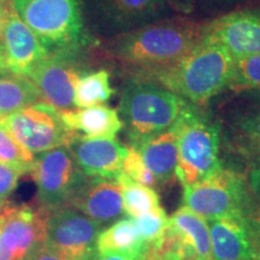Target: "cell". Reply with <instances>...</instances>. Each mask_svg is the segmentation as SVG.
Wrapping results in <instances>:
<instances>
[{"mask_svg":"<svg viewBox=\"0 0 260 260\" xmlns=\"http://www.w3.org/2000/svg\"><path fill=\"white\" fill-rule=\"evenodd\" d=\"M203 39L225 48L234 59L260 54V8L234 10L203 24Z\"/></svg>","mask_w":260,"mask_h":260,"instance_id":"8fae6325","label":"cell"},{"mask_svg":"<svg viewBox=\"0 0 260 260\" xmlns=\"http://www.w3.org/2000/svg\"><path fill=\"white\" fill-rule=\"evenodd\" d=\"M70 207L104 228L125 216L121 186L110 178L87 177L71 200Z\"/></svg>","mask_w":260,"mask_h":260,"instance_id":"e0dca14e","label":"cell"},{"mask_svg":"<svg viewBox=\"0 0 260 260\" xmlns=\"http://www.w3.org/2000/svg\"><path fill=\"white\" fill-rule=\"evenodd\" d=\"M256 260H260V253H259V255H258V258H256Z\"/></svg>","mask_w":260,"mask_h":260,"instance_id":"ab89813d","label":"cell"},{"mask_svg":"<svg viewBox=\"0 0 260 260\" xmlns=\"http://www.w3.org/2000/svg\"><path fill=\"white\" fill-rule=\"evenodd\" d=\"M122 172L129 178H132L133 181L144 184V186L151 187L153 189L159 187L157 178L146 167L139 152L132 146H128V151H126L125 158L123 160Z\"/></svg>","mask_w":260,"mask_h":260,"instance_id":"f1b7e54d","label":"cell"},{"mask_svg":"<svg viewBox=\"0 0 260 260\" xmlns=\"http://www.w3.org/2000/svg\"><path fill=\"white\" fill-rule=\"evenodd\" d=\"M105 27L122 34L162 19L169 12L167 0H94Z\"/></svg>","mask_w":260,"mask_h":260,"instance_id":"ac0fdd59","label":"cell"},{"mask_svg":"<svg viewBox=\"0 0 260 260\" xmlns=\"http://www.w3.org/2000/svg\"><path fill=\"white\" fill-rule=\"evenodd\" d=\"M0 213V260H23L46 241L48 213L40 207L8 203Z\"/></svg>","mask_w":260,"mask_h":260,"instance_id":"9c48e42d","label":"cell"},{"mask_svg":"<svg viewBox=\"0 0 260 260\" xmlns=\"http://www.w3.org/2000/svg\"><path fill=\"white\" fill-rule=\"evenodd\" d=\"M116 181L118 182L122 189L124 212L132 218H135L160 205L159 195L153 188L133 181L123 172L116 177Z\"/></svg>","mask_w":260,"mask_h":260,"instance_id":"d4e9b609","label":"cell"},{"mask_svg":"<svg viewBox=\"0 0 260 260\" xmlns=\"http://www.w3.org/2000/svg\"><path fill=\"white\" fill-rule=\"evenodd\" d=\"M226 141L243 158L260 160V109L245 110L233 116L228 124Z\"/></svg>","mask_w":260,"mask_h":260,"instance_id":"7402d4cb","label":"cell"},{"mask_svg":"<svg viewBox=\"0 0 260 260\" xmlns=\"http://www.w3.org/2000/svg\"><path fill=\"white\" fill-rule=\"evenodd\" d=\"M29 175L37 186V206L47 213L70 206L87 178L67 147L39 154L34 158Z\"/></svg>","mask_w":260,"mask_h":260,"instance_id":"52a82bcc","label":"cell"},{"mask_svg":"<svg viewBox=\"0 0 260 260\" xmlns=\"http://www.w3.org/2000/svg\"><path fill=\"white\" fill-rule=\"evenodd\" d=\"M234 92L260 89V54L235 59L229 86Z\"/></svg>","mask_w":260,"mask_h":260,"instance_id":"4316f807","label":"cell"},{"mask_svg":"<svg viewBox=\"0 0 260 260\" xmlns=\"http://www.w3.org/2000/svg\"><path fill=\"white\" fill-rule=\"evenodd\" d=\"M235 59L225 48L201 38L176 64L138 79L148 80L197 106H205L229 86Z\"/></svg>","mask_w":260,"mask_h":260,"instance_id":"7a4b0ae2","label":"cell"},{"mask_svg":"<svg viewBox=\"0 0 260 260\" xmlns=\"http://www.w3.org/2000/svg\"><path fill=\"white\" fill-rule=\"evenodd\" d=\"M258 99H259V102H260V89L258 90Z\"/></svg>","mask_w":260,"mask_h":260,"instance_id":"f35d334b","label":"cell"},{"mask_svg":"<svg viewBox=\"0 0 260 260\" xmlns=\"http://www.w3.org/2000/svg\"><path fill=\"white\" fill-rule=\"evenodd\" d=\"M168 219L167 212L160 205L135 217L134 222L138 232L148 248L160 241L167 229Z\"/></svg>","mask_w":260,"mask_h":260,"instance_id":"83f0119b","label":"cell"},{"mask_svg":"<svg viewBox=\"0 0 260 260\" xmlns=\"http://www.w3.org/2000/svg\"><path fill=\"white\" fill-rule=\"evenodd\" d=\"M2 119L19 145L32 155L67 147L77 135L64 125L59 111L44 102Z\"/></svg>","mask_w":260,"mask_h":260,"instance_id":"ba28073f","label":"cell"},{"mask_svg":"<svg viewBox=\"0 0 260 260\" xmlns=\"http://www.w3.org/2000/svg\"><path fill=\"white\" fill-rule=\"evenodd\" d=\"M103 225L74 207L48 213L46 242L69 260H90L96 253V239Z\"/></svg>","mask_w":260,"mask_h":260,"instance_id":"30bf717a","label":"cell"},{"mask_svg":"<svg viewBox=\"0 0 260 260\" xmlns=\"http://www.w3.org/2000/svg\"><path fill=\"white\" fill-rule=\"evenodd\" d=\"M115 94L111 86V75L105 69L81 74L75 86L74 106L77 109H84L103 103Z\"/></svg>","mask_w":260,"mask_h":260,"instance_id":"cb8c5ba5","label":"cell"},{"mask_svg":"<svg viewBox=\"0 0 260 260\" xmlns=\"http://www.w3.org/2000/svg\"><path fill=\"white\" fill-rule=\"evenodd\" d=\"M23 260H69L67 256L60 254L59 252H57L56 249H53L52 247L47 245L46 242H44L42 245L37 247L35 249L29 253Z\"/></svg>","mask_w":260,"mask_h":260,"instance_id":"4dcf8cb0","label":"cell"},{"mask_svg":"<svg viewBox=\"0 0 260 260\" xmlns=\"http://www.w3.org/2000/svg\"><path fill=\"white\" fill-rule=\"evenodd\" d=\"M183 98L148 80L133 79L125 84L119 100V116L134 147L148 136L171 129L190 109Z\"/></svg>","mask_w":260,"mask_h":260,"instance_id":"3957f363","label":"cell"},{"mask_svg":"<svg viewBox=\"0 0 260 260\" xmlns=\"http://www.w3.org/2000/svg\"><path fill=\"white\" fill-rule=\"evenodd\" d=\"M10 2H11V0H0V38H2L3 31H4Z\"/></svg>","mask_w":260,"mask_h":260,"instance_id":"e575fe53","label":"cell"},{"mask_svg":"<svg viewBox=\"0 0 260 260\" xmlns=\"http://www.w3.org/2000/svg\"><path fill=\"white\" fill-rule=\"evenodd\" d=\"M203 24L186 17L162 18L118 34L110 56L134 70V79L176 64L199 44Z\"/></svg>","mask_w":260,"mask_h":260,"instance_id":"6da1fadb","label":"cell"},{"mask_svg":"<svg viewBox=\"0 0 260 260\" xmlns=\"http://www.w3.org/2000/svg\"><path fill=\"white\" fill-rule=\"evenodd\" d=\"M64 125L70 132L88 139H115L124 128L116 109L107 105H95L84 109L59 111Z\"/></svg>","mask_w":260,"mask_h":260,"instance_id":"d6986e66","label":"cell"},{"mask_svg":"<svg viewBox=\"0 0 260 260\" xmlns=\"http://www.w3.org/2000/svg\"><path fill=\"white\" fill-rule=\"evenodd\" d=\"M141 260H189L186 258H181L176 254H170V253H165V254L158 255H145L142 256Z\"/></svg>","mask_w":260,"mask_h":260,"instance_id":"d590c367","label":"cell"},{"mask_svg":"<svg viewBox=\"0 0 260 260\" xmlns=\"http://www.w3.org/2000/svg\"><path fill=\"white\" fill-rule=\"evenodd\" d=\"M80 170L87 177L116 180L128 147L116 139H88L76 135L67 146Z\"/></svg>","mask_w":260,"mask_h":260,"instance_id":"2e32d148","label":"cell"},{"mask_svg":"<svg viewBox=\"0 0 260 260\" xmlns=\"http://www.w3.org/2000/svg\"><path fill=\"white\" fill-rule=\"evenodd\" d=\"M90 260H141L136 256L119 254V253H95Z\"/></svg>","mask_w":260,"mask_h":260,"instance_id":"836d02e7","label":"cell"},{"mask_svg":"<svg viewBox=\"0 0 260 260\" xmlns=\"http://www.w3.org/2000/svg\"><path fill=\"white\" fill-rule=\"evenodd\" d=\"M205 4L211 6H224L228 4H234V3L241 2V0H203Z\"/></svg>","mask_w":260,"mask_h":260,"instance_id":"8d00e7d4","label":"cell"},{"mask_svg":"<svg viewBox=\"0 0 260 260\" xmlns=\"http://www.w3.org/2000/svg\"><path fill=\"white\" fill-rule=\"evenodd\" d=\"M48 56L50 52L22 21L10 2L4 31L0 38V74L28 77Z\"/></svg>","mask_w":260,"mask_h":260,"instance_id":"7c38bea8","label":"cell"},{"mask_svg":"<svg viewBox=\"0 0 260 260\" xmlns=\"http://www.w3.org/2000/svg\"><path fill=\"white\" fill-rule=\"evenodd\" d=\"M148 247L142 241L134 218H122L104 228L98 235V253H119L142 258Z\"/></svg>","mask_w":260,"mask_h":260,"instance_id":"44dd1931","label":"cell"},{"mask_svg":"<svg viewBox=\"0 0 260 260\" xmlns=\"http://www.w3.org/2000/svg\"><path fill=\"white\" fill-rule=\"evenodd\" d=\"M41 102L34 83L28 77L0 75V118Z\"/></svg>","mask_w":260,"mask_h":260,"instance_id":"603a6c76","label":"cell"},{"mask_svg":"<svg viewBox=\"0 0 260 260\" xmlns=\"http://www.w3.org/2000/svg\"><path fill=\"white\" fill-rule=\"evenodd\" d=\"M247 181H248V187L253 198L260 206V160L253 165Z\"/></svg>","mask_w":260,"mask_h":260,"instance_id":"1f68e13d","label":"cell"},{"mask_svg":"<svg viewBox=\"0 0 260 260\" xmlns=\"http://www.w3.org/2000/svg\"><path fill=\"white\" fill-rule=\"evenodd\" d=\"M32 161L34 155L19 145L0 118V164L10 165L23 174H29Z\"/></svg>","mask_w":260,"mask_h":260,"instance_id":"484cf974","label":"cell"},{"mask_svg":"<svg viewBox=\"0 0 260 260\" xmlns=\"http://www.w3.org/2000/svg\"><path fill=\"white\" fill-rule=\"evenodd\" d=\"M213 260H256L260 253L258 217L225 216L207 219Z\"/></svg>","mask_w":260,"mask_h":260,"instance_id":"5bb4252c","label":"cell"},{"mask_svg":"<svg viewBox=\"0 0 260 260\" xmlns=\"http://www.w3.org/2000/svg\"><path fill=\"white\" fill-rule=\"evenodd\" d=\"M182 203L206 219L225 216L253 218L260 214L245 175L224 167L197 183L184 186Z\"/></svg>","mask_w":260,"mask_h":260,"instance_id":"8992f818","label":"cell"},{"mask_svg":"<svg viewBox=\"0 0 260 260\" xmlns=\"http://www.w3.org/2000/svg\"><path fill=\"white\" fill-rule=\"evenodd\" d=\"M23 172L10 165L0 164V209L8 204V199L18 184Z\"/></svg>","mask_w":260,"mask_h":260,"instance_id":"f546056e","label":"cell"},{"mask_svg":"<svg viewBox=\"0 0 260 260\" xmlns=\"http://www.w3.org/2000/svg\"><path fill=\"white\" fill-rule=\"evenodd\" d=\"M167 3L169 8L176 11L177 14L187 16L194 11L197 0H167Z\"/></svg>","mask_w":260,"mask_h":260,"instance_id":"d6a6232c","label":"cell"},{"mask_svg":"<svg viewBox=\"0 0 260 260\" xmlns=\"http://www.w3.org/2000/svg\"><path fill=\"white\" fill-rule=\"evenodd\" d=\"M145 165L157 178L159 186L168 187L176 180L177 135L174 128L148 136L134 146Z\"/></svg>","mask_w":260,"mask_h":260,"instance_id":"ffe728a7","label":"cell"},{"mask_svg":"<svg viewBox=\"0 0 260 260\" xmlns=\"http://www.w3.org/2000/svg\"><path fill=\"white\" fill-rule=\"evenodd\" d=\"M2 222H3V217H2V213H0V225H2Z\"/></svg>","mask_w":260,"mask_h":260,"instance_id":"74e56055","label":"cell"},{"mask_svg":"<svg viewBox=\"0 0 260 260\" xmlns=\"http://www.w3.org/2000/svg\"><path fill=\"white\" fill-rule=\"evenodd\" d=\"M50 53L75 54L87 44L81 0H11Z\"/></svg>","mask_w":260,"mask_h":260,"instance_id":"277c9868","label":"cell"},{"mask_svg":"<svg viewBox=\"0 0 260 260\" xmlns=\"http://www.w3.org/2000/svg\"><path fill=\"white\" fill-rule=\"evenodd\" d=\"M75 58V54L50 53L28 76L34 83L41 102L58 111L74 107L75 86L82 74Z\"/></svg>","mask_w":260,"mask_h":260,"instance_id":"9a60e30c","label":"cell"},{"mask_svg":"<svg viewBox=\"0 0 260 260\" xmlns=\"http://www.w3.org/2000/svg\"><path fill=\"white\" fill-rule=\"evenodd\" d=\"M158 243L160 253H172L189 260H213L207 219L183 205L168 219Z\"/></svg>","mask_w":260,"mask_h":260,"instance_id":"4fadbf2b","label":"cell"},{"mask_svg":"<svg viewBox=\"0 0 260 260\" xmlns=\"http://www.w3.org/2000/svg\"><path fill=\"white\" fill-rule=\"evenodd\" d=\"M177 135L176 177L190 186L223 168L220 160L222 128L200 109H190L172 126Z\"/></svg>","mask_w":260,"mask_h":260,"instance_id":"5b68a950","label":"cell"}]
</instances>
